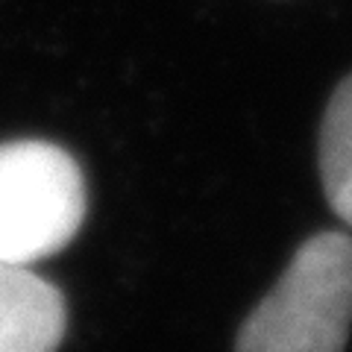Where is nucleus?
I'll return each instance as SVG.
<instances>
[{
    "label": "nucleus",
    "instance_id": "f03ea898",
    "mask_svg": "<svg viewBox=\"0 0 352 352\" xmlns=\"http://www.w3.org/2000/svg\"><path fill=\"white\" fill-rule=\"evenodd\" d=\"M85 182L68 153L47 141L0 144V261L50 258L80 232Z\"/></svg>",
    "mask_w": 352,
    "mask_h": 352
},
{
    "label": "nucleus",
    "instance_id": "20e7f679",
    "mask_svg": "<svg viewBox=\"0 0 352 352\" xmlns=\"http://www.w3.org/2000/svg\"><path fill=\"white\" fill-rule=\"evenodd\" d=\"M320 176L335 214L352 226V74L335 88L320 126Z\"/></svg>",
    "mask_w": 352,
    "mask_h": 352
},
{
    "label": "nucleus",
    "instance_id": "7ed1b4c3",
    "mask_svg": "<svg viewBox=\"0 0 352 352\" xmlns=\"http://www.w3.org/2000/svg\"><path fill=\"white\" fill-rule=\"evenodd\" d=\"M65 326L59 288L24 264L0 261V352H56Z\"/></svg>",
    "mask_w": 352,
    "mask_h": 352
},
{
    "label": "nucleus",
    "instance_id": "f257e3e1",
    "mask_svg": "<svg viewBox=\"0 0 352 352\" xmlns=\"http://www.w3.org/2000/svg\"><path fill=\"white\" fill-rule=\"evenodd\" d=\"M352 329V238L320 232L296 250L241 326L235 352H344Z\"/></svg>",
    "mask_w": 352,
    "mask_h": 352
}]
</instances>
